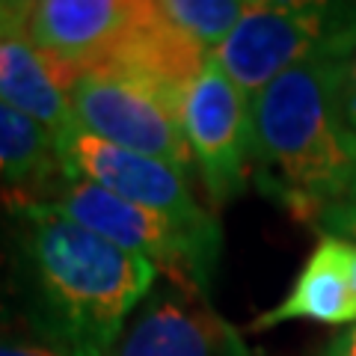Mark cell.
<instances>
[{
    "instance_id": "277c9868",
    "label": "cell",
    "mask_w": 356,
    "mask_h": 356,
    "mask_svg": "<svg viewBox=\"0 0 356 356\" xmlns=\"http://www.w3.org/2000/svg\"><path fill=\"white\" fill-rule=\"evenodd\" d=\"M36 205L95 232L98 238L116 243L122 250L143 255L166 276H181V280L196 282L202 291L214 276L222 243L220 226L191 229L161 211L134 205L104 187L72 175L44 202Z\"/></svg>"
},
{
    "instance_id": "ac0fdd59",
    "label": "cell",
    "mask_w": 356,
    "mask_h": 356,
    "mask_svg": "<svg viewBox=\"0 0 356 356\" xmlns=\"http://www.w3.org/2000/svg\"><path fill=\"white\" fill-rule=\"evenodd\" d=\"M321 356H356V324L344 327L339 336L327 344V350Z\"/></svg>"
},
{
    "instance_id": "9a60e30c",
    "label": "cell",
    "mask_w": 356,
    "mask_h": 356,
    "mask_svg": "<svg viewBox=\"0 0 356 356\" xmlns=\"http://www.w3.org/2000/svg\"><path fill=\"white\" fill-rule=\"evenodd\" d=\"M315 226L324 232V235H336V238H344V241L356 243V205L339 202V205L327 208L324 214L318 217Z\"/></svg>"
},
{
    "instance_id": "7c38bea8",
    "label": "cell",
    "mask_w": 356,
    "mask_h": 356,
    "mask_svg": "<svg viewBox=\"0 0 356 356\" xmlns=\"http://www.w3.org/2000/svg\"><path fill=\"white\" fill-rule=\"evenodd\" d=\"M288 321H312V324L330 327L356 324V294L344 238L321 235L288 294L273 309L255 318L252 330H273Z\"/></svg>"
},
{
    "instance_id": "8992f818",
    "label": "cell",
    "mask_w": 356,
    "mask_h": 356,
    "mask_svg": "<svg viewBox=\"0 0 356 356\" xmlns=\"http://www.w3.org/2000/svg\"><path fill=\"white\" fill-rule=\"evenodd\" d=\"M181 125L208 202L229 205L252 178V98L214 54L187 89Z\"/></svg>"
},
{
    "instance_id": "7a4b0ae2",
    "label": "cell",
    "mask_w": 356,
    "mask_h": 356,
    "mask_svg": "<svg viewBox=\"0 0 356 356\" xmlns=\"http://www.w3.org/2000/svg\"><path fill=\"white\" fill-rule=\"evenodd\" d=\"M348 60H306L252 95V181L306 222L344 202L356 175V134L341 110Z\"/></svg>"
},
{
    "instance_id": "ffe728a7",
    "label": "cell",
    "mask_w": 356,
    "mask_h": 356,
    "mask_svg": "<svg viewBox=\"0 0 356 356\" xmlns=\"http://www.w3.org/2000/svg\"><path fill=\"white\" fill-rule=\"evenodd\" d=\"M344 202L356 205V175H353V184H350V191H348V199H344Z\"/></svg>"
},
{
    "instance_id": "e0dca14e",
    "label": "cell",
    "mask_w": 356,
    "mask_h": 356,
    "mask_svg": "<svg viewBox=\"0 0 356 356\" xmlns=\"http://www.w3.org/2000/svg\"><path fill=\"white\" fill-rule=\"evenodd\" d=\"M341 110L344 119L356 134V51L350 54V60L344 63V77H341Z\"/></svg>"
},
{
    "instance_id": "52a82bcc",
    "label": "cell",
    "mask_w": 356,
    "mask_h": 356,
    "mask_svg": "<svg viewBox=\"0 0 356 356\" xmlns=\"http://www.w3.org/2000/svg\"><path fill=\"white\" fill-rule=\"evenodd\" d=\"M110 356H250L238 332L211 312L202 288L181 276L158 280Z\"/></svg>"
},
{
    "instance_id": "3957f363",
    "label": "cell",
    "mask_w": 356,
    "mask_h": 356,
    "mask_svg": "<svg viewBox=\"0 0 356 356\" xmlns=\"http://www.w3.org/2000/svg\"><path fill=\"white\" fill-rule=\"evenodd\" d=\"M356 51V3L252 0L241 24L214 54L250 98L294 65Z\"/></svg>"
},
{
    "instance_id": "2e32d148",
    "label": "cell",
    "mask_w": 356,
    "mask_h": 356,
    "mask_svg": "<svg viewBox=\"0 0 356 356\" xmlns=\"http://www.w3.org/2000/svg\"><path fill=\"white\" fill-rule=\"evenodd\" d=\"M0 356H65L51 344L27 341L18 336H0Z\"/></svg>"
},
{
    "instance_id": "5b68a950",
    "label": "cell",
    "mask_w": 356,
    "mask_h": 356,
    "mask_svg": "<svg viewBox=\"0 0 356 356\" xmlns=\"http://www.w3.org/2000/svg\"><path fill=\"white\" fill-rule=\"evenodd\" d=\"M72 107L77 128L89 137L191 172L193 154L181 125V98L122 74L83 72L72 83Z\"/></svg>"
},
{
    "instance_id": "ba28073f",
    "label": "cell",
    "mask_w": 356,
    "mask_h": 356,
    "mask_svg": "<svg viewBox=\"0 0 356 356\" xmlns=\"http://www.w3.org/2000/svg\"><path fill=\"white\" fill-rule=\"evenodd\" d=\"M63 161L72 178L92 181L134 205L161 211L191 229H217L211 211L196 202L187 172L166 161L110 146L83 131L63 143Z\"/></svg>"
},
{
    "instance_id": "4fadbf2b",
    "label": "cell",
    "mask_w": 356,
    "mask_h": 356,
    "mask_svg": "<svg viewBox=\"0 0 356 356\" xmlns=\"http://www.w3.org/2000/svg\"><path fill=\"white\" fill-rule=\"evenodd\" d=\"M65 178L57 137L0 102V191L15 202H44Z\"/></svg>"
},
{
    "instance_id": "5bb4252c",
    "label": "cell",
    "mask_w": 356,
    "mask_h": 356,
    "mask_svg": "<svg viewBox=\"0 0 356 356\" xmlns=\"http://www.w3.org/2000/svg\"><path fill=\"white\" fill-rule=\"evenodd\" d=\"M163 15L196 42L202 51L217 54L220 44L247 15V0H158Z\"/></svg>"
},
{
    "instance_id": "9c48e42d",
    "label": "cell",
    "mask_w": 356,
    "mask_h": 356,
    "mask_svg": "<svg viewBox=\"0 0 356 356\" xmlns=\"http://www.w3.org/2000/svg\"><path fill=\"white\" fill-rule=\"evenodd\" d=\"M208 57V51L191 42L163 15L158 0H134L119 39L95 72L131 77L184 102Z\"/></svg>"
},
{
    "instance_id": "8fae6325",
    "label": "cell",
    "mask_w": 356,
    "mask_h": 356,
    "mask_svg": "<svg viewBox=\"0 0 356 356\" xmlns=\"http://www.w3.org/2000/svg\"><path fill=\"white\" fill-rule=\"evenodd\" d=\"M77 74L83 72L39 51L24 36H0V102L51 131L60 149L81 131L72 107Z\"/></svg>"
},
{
    "instance_id": "30bf717a",
    "label": "cell",
    "mask_w": 356,
    "mask_h": 356,
    "mask_svg": "<svg viewBox=\"0 0 356 356\" xmlns=\"http://www.w3.org/2000/svg\"><path fill=\"white\" fill-rule=\"evenodd\" d=\"M134 0H36L21 36L77 72H95L119 39Z\"/></svg>"
},
{
    "instance_id": "d6986e66",
    "label": "cell",
    "mask_w": 356,
    "mask_h": 356,
    "mask_svg": "<svg viewBox=\"0 0 356 356\" xmlns=\"http://www.w3.org/2000/svg\"><path fill=\"white\" fill-rule=\"evenodd\" d=\"M348 255H350V282H353V294H356V243L348 241Z\"/></svg>"
},
{
    "instance_id": "6da1fadb",
    "label": "cell",
    "mask_w": 356,
    "mask_h": 356,
    "mask_svg": "<svg viewBox=\"0 0 356 356\" xmlns=\"http://www.w3.org/2000/svg\"><path fill=\"white\" fill-rule=\"evenodd\" d=\"M18 214V285L42 339L65 356H110L161 270L36 202Z\"/></svg>"
}]
</instances>
